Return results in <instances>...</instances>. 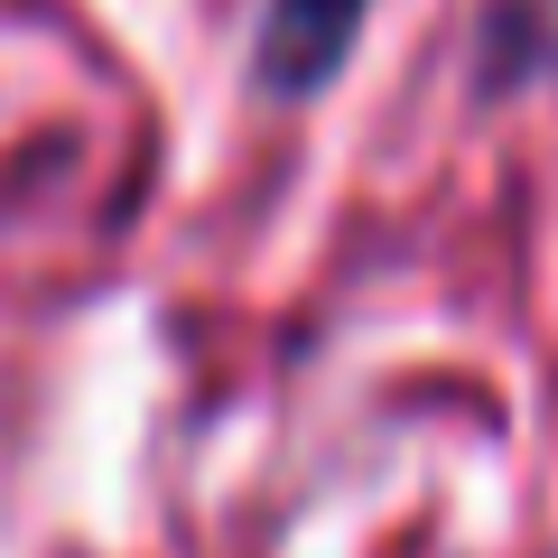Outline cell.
Masks as SVG:
<instances>
[{"mask_svg":"<svg viewBox=\"0 0 558 558\" xmlns=\"http://www.w3.org/2000/svg\"><path fill=\"white\" fill-rule=\"evenodd\" d=\"M363 10L373 0H270V20H260V84L270 94H317L344 65Z\"/></svg>","mask_w":558,"mask_h":558,"instance_id":"cell-1","label":"cell"}]
</instances>
